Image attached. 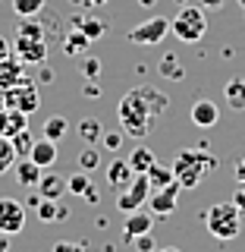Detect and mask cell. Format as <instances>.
<instances>
[{"instance_id": "47", "label": "cell", "mask_w": 245, "mask_h": 252, "mask_svg": "<svg viewBox=\"0 0 245 252\" xmlns=\"http://www.w3.org/2000/svg\"><path fill=\"white\" fill-rule=\"evenodd\" d=\"M239 6H242V10H245V0H239Z\"/></svg>"}, {"instance_id": "38", "label": "cell", "mask_w": 245, "mask_h": 252, "mask_svg": "<svg viewBox=\"0 0 245 252\" xmlns=\"http://www.w3.org/2000/svg\"><path fill=\"white\" fill-rule=\"evenodd\" d=\"M120 139H123L120 132H110V136H104V145H107V148H113V152H116V148H120Z\"/></svg>"}, {"instance_id": "3", "label": "cell", "mask_w": 245, "mask_h": 252, "mask_svg": "<svg viewBox=\"0 0 245 252\" xmlns=\"http://www.w3.org/2000/svg\"><path fill=\"white\" fill-rule=\"evenodd\" d=\"M204 227L217 240H236L242 233V211L233 202H214L204 211Z\"/></svg>"}, {"instance_id": "45", "label": "cell", "mask_w": 245, "mask_h": 252, "mask_svg": "<svg viewBox=\"0 0 245 252\" xmlns=\"http://www.w3.org/2000/svg\"><path fill=\"white\" fill-rule=\"evenodd\" d=\"M0 110H6V98H3V89H0Z\"/></svg>"}, {"instance_id": "18", "label": "cell", "mask_w": 245, "mask_h": 252, "mask_svg": "<svg viewBox=\"0 0 245 252\" xmlns=\"http://www.w3.org/2000/svg\"><path fill=\"white\" fill-rule=\"evenodd\" d=\"M41 173H44V167H38L31 158H26V161H16V183H22V186H38Z\"/></svg>"}, {"instance_id": "26", "label": "cell", "mask_w": 245, "mask_h": 252, "mask_svg": "<svg viewBox=\"0 0 245 252\" xmlns=\"http://www.w3.org/2000/svg\"><path fill=\"white\" fill-rule=\"evenodd\" d=\"M44 10V0H13V13L28 19V16H38Z\"/></svg>"}, {"instance_id": "7", "label": "cell", "mask_w": 245, "mask_h": 252, "mask_svg": "<svg viewBox=\"0 0 245 252\" xmlns=\"http://www.w3.org/2000/svg\"><path fill=\"white\" fill-rule=\"evenodd\" d=\"M167 35H170V19L151 16V19H145L141 26H136L129 32V41L132 44H161Z\"/></svg>"}, {"instance_id": "10", "label": "cell", "mask_w": 245, "mask_h": 252, "mask_svg": "<svg viewBox=\"0 0 245 252\" xmlns=\"http://www.w3.org/2000/svg\"><path fill=\"white\" fill-rule=\"evenodd\" d=\"M13 54L22 63H44L47 60V44H44V38H22V35H16Z\"/></svg>"}, {"instance_id": "43", "label": "cell", "mask_w": 245, "mask_h": 252, "mask_svg": "<svg viewBox=\"0 0 245 252\" xmlns=\"http://www.w3.org/2000/svg\"><path fill=\"white\" fill-rule=\"evenodd\" d=\"M107 0H82V6H104Z\"/></svg>"}, {"instance_id": "24", "label": "cell", "mask_w": 245, "mask_h": 252, "mask_svg": "<svg viewBox=\"0 0 245 252\" xmlns=\"http://www.w3.org/2000/svg\"><path fill=\"white\" fill-rule=\"evenodd\" d=\"M91 189V177H88V170H79L73 173V177H66V192H73V195H85Z\"/></svg>"}, {"instance_id": "11", "label": "cell", "mask_w": 245, "mask_h": 252, "mask_svg": "<svg viewBox=\"0 0 245 252\" xmlns=\"http://www.w3.org/2000/svg\"><path fill=\"white\" fill-rule=\"evenodd\" d=\"M189 117H192V123L198 126V129H211V126L220 123V107L211 98H198L192 104V110H189Z\"/></svg>"}, {"instance_id": "4", "label": "cell", "mask_w": 245, "mask_h": 252, "mask_svg": "<svg viewBox=\"0 0 245 252\" xmlns=\"http://www.w3.org/2000/svg\"><path fill=\"white\" fill-rule=\"evenodd\" d=\"M170 32L186 44H195L204 38L208 32V19H204V10L201 6H183L176 13V19H170Z\"/></svg>"}, {"instance_id": "29", "label": "cell", "mask_w": 245, "mask_h": 252, "mask_svg": "<svg viewBox=\"0 0 245 252\" xmlns=\"http://www.w3.org/2000/svg\"><path fill=\"white\" fill-rule=\"evenodd\" d=\"M161 73H163V76H170V79H173V82H179V79H183V76H186V69H183V66H179V60H176V57H173V54H167V57H163V60H161Z\"/></svg>"}, {"instance_id": "34", "label": "cell", "mask_w": 245, "mask_h": 252, "mask_svg": "<svg viewBox=\"0 0 245 252\" xmlns=\"http://www.w3.org/2000/svg\"><path fill=\"white\" fill-rule=\"evenodd\" d=\"M132 243H136V249H138V252H151V249H154V240H151V233H141V236H136Z\"/></svg>"}, {"instance_id": "36", "label": "cell", "mask_w": 245, "mask_h": 252, "mask_svg": "<svg viewBox=\"0 0 245 252\" xmlns=\"http://www.w3.org/2000/svg\"><path fill=\"white\" fill-rule=\"evenodd\" d=\"M54 252H85L82 243H69V240H60L57 246H54Z\"/></svg>"}, {"instance_id": "17", "label": "cell", "mask_w": 245, "mask_h": 252, "mask_svg": "<svg viewBox=\"0 0 245 252\" xmlns=\"http://www.w3.org/2000/svg\"><path fill=\"white\" fill-rule=\"evenodd\" d=\"M136 177V170L129 167V161H123V158H116L113 164L107 167V183L113 186V189H123V186H129V180Z\"/></svg>"}, {"instance_id": "21", "label": "cell", "mask_w": 245, "mask_h": 252, "mask_svg": "<svg viewBox=\"0 0 245 252\" xmlns=\"http://www.w3.org/2000/svg\"><path fill=\"white\" fill-rule=\"evenodd\" d=\"M148 180H151V186H157V189H163V186H170L173 180V167H163V164H151V167H148Z\"/></svg>"}, {"instance_id": "8", "label": "cell", "mask_w": 245, "mask_h": 252, "mask_svg": "<svg viewBox=\"0 0 245 252\" xmlns=\"http://www.w3.org/2000/svg\"><path fill=\"white\" fill-rule=\"evenodd\" d=\"M22 227H26V205L19 199L3 195V199H0V233L13 236V233H19Z\"/></svg>"}, {"instance_id": "41", "label": "cell", "mask_w": 245, "mask_h": 252, "mask_svg": "<svg viewBox=\"0 0 245 252\" xmlns=\"http://www.w3.org/2000/svg\"><path fill=\"white\" fill-rule=\"evenodd\" d=\"M201 6H208V10H220V6H223V0H201Z\"/></svg>"}, {"instance_id": "14", "label": "cell", "mask_w": 245, "mask_h": 252, "mask_svg": "<svg viewBox=\"0 0 245 252\" xmlns=\"http://www.w3.org/2000/svg\"><path fill=\"white\" fill-rule=\"evenodd\" d=\"M151 227H154V215H148V211H141V208L129 211V218H126V240L132 243L141 233H151Z\"/></svg>"}, {"instance_id": "33", "label": "cell", "mask_w": 245, "mask_h": 252, "mask_svg": "<svg viewBox=\"0 0 245 252\" xmlns=\"http://www.w3.org/2000/svg\"><path fill=\"white\" fill-rule=\"evenodd\" d=\"M31 145H35V139L28 136V129H22V132H16V136H13V148H16V155H26V158H28Z\"/></svg>"}, {"instance_id": "9", "label": "cell", "mask_w": 245, "mask_h": 252, "mask_svg": "<svg viewBox=\"0 0 245 252\" xmlns=\"http://www.w3.org/2000/svg\"><path fill=\"white\" fill-rule=\"evenodd\" d=\"M179 186L176 180H173L170 186H163V189H157L154 195H148V205H151V215H157V218H167V215H173L176 211V199H179Z\"/></svg>"}, {"instance_id": "19", "label": "cell", "mask_w": 245, "mask_h": 252, "mask_svg": "<svg viewBox=\"0 0 245 252\" xmlns=\"http://www.w3.org/2000/svg\"><path fill=\"white\" fill-rule=\"evenodd\" d=\"M223 98H226V104L233 110H245V79L233 76L230 82H226V89H223Z\"/></svg>"}, {"instance_id": "15", "label": "cell", "mask_w": 245, "mask_h": 252, "mask_svg": "<svg viewBox=\"0 0 245 252\" xmlns=\"http://www.w3.org/2000/svg\"><path fill=\"white\" fill-rule=\"evenodd\" d=\"M63 192H66V177H60V173H41V180H38V195L41 199H63Z\"/></svg>"}, {"instance_id": "2", "label": "cell", "mask_w": 245, "mask_h": 252, "mask_svg": "<svg viewBox=\"0 0 245 252\" xmlns=\"http://www.w3.org/2000/svg\"><path fill=\"white\" fill-rule=\"evenodd\" d=\"M214 167H217L214 155L201 152V148H183L176 155V161H173V177H176V183L183 189H195L208 177V170H214Z\"/></svg>"}, {"instance_id": "40", "label": "cell", "mask_w": 245, "mask_h": 252, "mask_svg": "<svg viewBox=\"0 0 245 252\" xmlns=\"http://www.w3.org/2000/svg\"><path fill=\"white\" fill-rule=\"evenodd\" d=\"M10 54H13V44L6 41V38H0V60H3V57H10Z\"/></svg>"}, {"instance_id": "27", "label": "cell", "mask_w": 245, "mask_h": 252, "mask_svg": "<svg viewBox=\"0 0 245 252\" xmlns=\"http://www.w3.org/2000/svg\"><path fill=\"white\" fill-rule=\"evenodd\" d=\"M79 136L88 142V145H91V142H98L101 139V123L94 120V117H85V120L79 123Z\"/></svg>"}, {"instance_id": "30", "label": "cell", "mask_w": 245, "mask_h": 252, "mask_svg": "<svg viewBox=\"0 0 245 252\" xmlns=\"http://www.w3.org/2000/svg\"><path fill=\"white\" fill-rule=\"evenodd\" d=\"M98 164H101V152H98V148H94V145H88V148H85V152H79V167H82V170H94V167H98Z\"/></svg>"}, {"instance_id": "1", "label": "cell", "mask_w": 245, "mask_h": 252, "mask_svg": "<svg viewBox=\"0 0 245 252\" xmlns=\"http://www.w3.org/2000/svg\"><path fill=\"white\" fill-rule=\"evenodd\" d=\"M167 107H170V98L163 92H157L154 85H138V89L123 94L120 107H116V117H120V126H123L126 136L145 139L151 132V123Z\"/></svg>"}, {"instance_id": "42", "label": "cell", "mask_w": 245, "mask_h": 252, "mask_svg": "<svg viewBox=\"0 0 245 252\" xmlns=\"http://www.w3.org/2000/svg\"><path fill=\"white\" fill-rule=\"evenodd\" d=\"M0 252H10V240H6V233H0Z\"/></svg>"}, {"instance_id": "16", "label": "cell", "mask_w": 245, "mask_h": 252, "mask_svg": "<svg viewBox=\"0 0 245 252\" xmlns=\"http://www.w3.org/2000/svg\"><path fill=\"white\" fill-rule=\"evenodd\" d=\"M28 158L38 164V167L47 170L54 161H57V142H51V139H35V145H31Z\"/></svg>"}, {"instance_id": "13", "label": "cell", "mask_w": 245, "mask_h": 252, "mask_svg": "<svg viewBox=\"0 0 245 252\" xmlns=\"http://www.w3.org/2000/svg\"><path fill=\"white\" fill-rule=\"evenodd\" d=\"M22 129H28V114H22V110H13V107L0 110V136L13 139L16 132H22Z\"/></svg>"}, {"instance_id": "44", "label": "cell", "mask_w": 245, "mask_h": 252, "mask_svg": "<svg viewBox=\"0 0 245 252\" xmlns=\"http://www.w3.org/2000/svg\"><path fill=\"white\" fill-rule=\"evenodd\" d=\"M151 252H179V249H176V246H163V249H157V246H154Z\"/></svg>"}, {"instance_id": "46", "label": "cell", "mask_w": 245, "mask_h": 252, "mask_svg": "<svg viewBox=\"0 0 245 252\" xmlns=\"http://www.w3.org/2000/svg\"><path fill=\"white\" fill-rule=\"evenodd\" d=\"M138 3H141V6H154L157 0H138Z\"/></svg>"}, {"instance_id": "5", "label": "cell", "mask_w": 245, "mask_h": 252, "mask_svg": "<svg viewBox=\"0 0 245 252\" xmlns=\"http://www.w3.org/2000/svg\"><path fill=\"white\" fill-rule=\"evenodd\" d=\"M3 98H6V107L22 110V114H35V110L41 107V94H38V85L31 82L28 76L22 79V82H16L13 89H6V92H3Z\"/></svg>"}, {"instance_id": "32", "label": "cell", "mask_w": 245, "mask_h": 252, "mask_svg": "<svg viewBox=\"0 0 245 252\" xmlns=\"http://www.w3.org/2000/svg\"><path fill=\"white\" fill-rule=\"evenodd\" d=\"M19 35L22 38H44V29H41V22H35V16H28V19H22Z\"/></svg>"}, {"instance_id": "22", "label": "cell", "mask_w": 245, "mask_h": 252, "mask_svg": "<svg viewBox=\"0 0 245 252\" xmlns=\"http://www.w3.org/2000/svg\"><path fill=\"white\" fill-rule=\"evenodd\" d=\"M38 208V218L41 220H57V218H66V208L63 205H57V199H41L35 205Z\"/></svg>"}, {"instance_id": "25", "label": "cell", "mask_w": 245, "mask_h": 252, "mask_svg": "<svg viewBox=\"0 0 245 252\" xmlns=\"http://www.w3.org/2000/svg\"><path fill=\"white\" fill-rule=\"evenodd\" d=\"M16 148H13V139L0 136V173H6L10 167H16Z\"/></svg>"}, {"instance_id": "39", "label": "cell", "mask_w": 245, "mask_h": 252, "mask_svg": "<svg viewBox=\"0 0 245 252\" xmlns=\"http://www.w3.org/2000/svg\"><path fill=\"white\" fill-rule=\"evenodd\" d=\"M236 180H239V183H245V158H239V161H236Z\"/></svg>"}, {"instance_id": "12", "label": "cell", "mask_w": 245, "mask_h": 252, "mask_svg": "<svg viewBox=\"0 0 245 252\" xmlns=\"http://www.w3.org/2000/svg\"><path fill=\"white\" fill-rule=\"evenodd\" d=\"M26 79V63H22L16 54H10V57L0 60V89H13L16 82H22Z\"/></svg>"}, {"instance_id": "37", "label": "cell", "mask_w": 245, "mask_h": 252, "mask_svg": "<svg viewBox=\"0 0 245 252\" xmlns=\"http://www.w3.org/2000/svg\"><path fill=\"white\" fill-rule=\"evenodd\" d=\"M233 205L245 215V183H239V189H236V195H233Z\"/></svg>"}, {"instance_id": "28", "label": "cell", "mask_w": 245, "mask_h": 252, "mask_svg": "<svg viewBox=\"0 0 245 252\" xmlns=\"http://www.w3.org/2000/svg\"><path fill=\"white\" fill-rule=\"evenodd\" d=\"M63 47H66V54H79V51H85V47H88V38H85L82 29H76V32H69V35H66Z\"/></svg>"}, {"instance_id": "20", "label": "cell", "mask_w": 245, "mask_h": 252, "mask_svg": "<svg viewBox=\"0 0 245 252\" xmlns=\"http://www.w3.org/2000/svg\"><path fill=\"white\" fill-rule=\"evenodd\" d=\"M126 161H129V167L136 170V173H148V167L154 164V155H151V148H141V145H138L136 152L126 158Z\"/></svg>"}, {"instance_id": "35", "label": "cell", "mask_w": 245, "mask_h": 252, "mask_svg": "<svg viewBox=\"0 0 245 252\" xmlns=\"http://www.w3.org/2000/svg\"><path fill=\"white\" fill-rule=\"evenodd\" d=\"M82 73L88 76V79H94V76L101 73V63L94 60V57H88V60H82Z\"/></svg>"}, {"instance_id": "31", "label": "cell", "mask_w": 245, "mask_h": 252, "mask_svg": "<svg viewBox=\"0 0 245 252\" xmlns=\"http://www.w3.org/2000/svg\"><path fill=\"white\" fill-rule=\"evenodd\" d=\"M79 29L85 32V38H88V41H94V38H101V35H104V22H101V19H94V16L82 19V22H79Z\"/></svg>"}, {"instance_id": "23", "label": "cell", "mask_w": 245, "mask_h": 252, "mask_svg": "<svg viewBox=\"0 0 245 252\" xmlns=\"http://www.w3.org/2000/svg\"><path fill=\"white\" fill-rule=\"evenodd\" d=\"M66 132H69L66 117H51V120L44 123V139H51V142H60Z\"/></svg>"}, {"instance_id": "6", "label": "cell", "mask_w": 245, "mask_h": 252, "mask_svg": "<svg viewBox=\"0 0 245 252\" xmlns=\"http://www.w3.org/2000/svg\"><path fill=\"white\" fill-rule=\"evenodd\" d=\"M148 195H151V180H148V173H136V177L129 180V186L120 189V199H116V208L120 211H136L141 205L148 202Z\"/></svg>"}]
</instances>
